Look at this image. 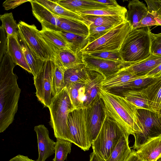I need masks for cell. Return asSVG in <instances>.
<instances>
[{
	"mask_svg": "<svg viewBox=\"0 0 161 161\" xmlns=\"http://www.w3.org/2000/svg\"><path fill=\"white\" fill-rule=\"evenodd\" d=\"M67 125L72 143L84 151L92 146L87 136L84 109H75L68 115Z\"/></svg>",
	"mask_w": 161,
	"mask_h": 161,
	"instance_id": "cell-11",
	"label": "cell"
},
{
	"mask_svg": "<svg viewBox=\"0 0 161 161\" xmlns=\"http://www.w3.org/2000/svg\"><path fill=\"white\" fill-rule=\"evenodd\" d=\"M161 75V64L147 74L145 77L157 78Z\"/></svg>",
	"mask_w": 161,
	"mask_h": 161,
	"instance_id": "cell-46",
	"label": "cell"
},
{
	"mask_svg": "<svg viewBox=\"0 0 161 161\" xmlns=\"http://www.w3.org/2000/svg\"><path fill=\"white\" fill-rule=\"evenodd\" d=\"M153 25L159 26L154 17L148 12L139 23L137 29L147 27H150Z\"/></svg>",
	"mask_w": 161,
	"mask_h": 161,
	"instance_id": "cell-44",
	"label": "cell"
},
{
	"mask_svg": "<svg viewBox=\"0 0 161 161\" xmlns=\"http://www.w3.org/2000/svg\"><path fill=\"white\" fill-rule=\"evenodd\" d=\"M1 25L6 31L7 36H11L18 37L19 33L18 24L14 20L12 13L1 15Z\"/></svg>",
	"mask_w": 161,
	"mask_h": 161,
	"instance_id": "cell-36",
	"label": "cell"
},
{
	"mask_svg": "<svg viewBox=\"0 0 161 161\" xmlns=\"http://www.w3.org/2000/svg\"><path fill=\"white\" fill-rule=\"evenodd\" d=\"M18 25L20 35L33 53L44 61L54 59L51 54L38 36L39 30L34 25H30L23 21Z\"/></svg>",
	"mask_w": 161,
	"mask_h": 161,
	"instance_id": "cell-10",
	"label": "cell"
},
{
	"mask_svg": "<svg viewBox=\"0 0 161 161\" xmlns=\"http://www.w3.org/2000/svg\"><path fill=\"white\" fill-rule=\"evenodd\" d=\"M0 132L13 122L18 108L21 89L13 69L16 65L6 53L0 62Z\"/></svg>",
	"mask_w": 161,
	"mask_h": 161,
	"instance_id": "cell-1",
	"label": "cell"
},
{
	"mask_svg": "<svg viewBox=\"0 0 161 161\" xmlns=\"http://www.w3.org/2000/svg\"><path fill=\"white\" fill-rule=\"evenodd\" d=\"M125 161H142L137 155L136 151L132 150V152Z\"/></svg>",
	"mask_w": 161,
	"mask_h": 161,
	"instance_id": "cell-49",
	"label": "cell"
},
{
	"mask_svg": "<svg viewBox=\"0 0 161 161\" xmlns=\"http://www.w3.org/2000/svg\"><path fill=\"white\" fill-rule=\"evenodd\" d=\"M135 74L122 69L115 74L104 79L101 87L108 91L120 87L131 80L141 78Z\"/></svg>",
	"mask_w": 161,
	"mask_h": 161,
	"instance_id": "cell-25",
	"label": "cell"
},
{
	"mask_svg": "<svg viewBox=\"0 0 161 161\" xmlns=\"http://www.w3.org/2000/svg\"><path fill=\"white\" fill-rule=\"evenodd\" d=\"M157 161H161V157L159 158Z\"/></svg>",
	"mask_w": 161,
	"mask_h": 161,
	"instance_id": "cell-51",
	"label": "cell"
},
{
	"mask_svg": "<svg viewBox=\"0 0 161 161\" xmlns=\"http://www.w3.org/2000/svg\"><path fill=\"white\" fill-rule=\"evenodd\" d=\"M125 134L130 135L106 115L100 131L92 144L93 152L106 160L120 139Z\"/></svg>",
	"mask_w": 161,
	"mask_h": 161,
	"instance_id": "cell-5",
	"label": "cell"
},
{
	"mask_svg": "<svg viewBox=\"0 0 161 161\" xmlns=\"http://www.w3.org/2000/svg\"><path fill=\"white\" fill-rule=\"evenodd\" d=\"M161 64V55L151 54L146 58L123 68L142 77Z\"/></svg>",
	"mask_w": 161,
	"mask_h": 161,
	"instance_id": "cell-21",
	"label": "cell"
},
{
	"mask_svg": "<svg viewBox=\"0 0 161 161\" xmlns=\"http://www.w3.org/2000/svg\"><path fill=\"white\" fill-rule=\"evenodd\" d=\"M67 42L69 50L78 53L81 52L88 44L87 36L79 35L63 31H57Z\"/></svg>",
	"mask_w": 161,
	"mask_h": 161,
	"instance_id": "cell-32",
	"label": "cell"
},
{
	"mask_svg": "<svg viewBox=\"0 0 161 161\" xmlns=\"http://www.w3.org/2000/svg\"><path fill=\"white\" fill-rule=\"evenodd\" d=\"M40 31L42 36L54 46L61 50H69L67 42L57 31L42 27Z\"/></svg>",
	"mask_w": 161,
	"mask_h": 161,
	"instance_id": "cell-34",
	"label": "cell"
},
{
	"mask_svg": "<svg viewBox=\"0 0 161 161\" xmlns=\"http://www.w3.org/2000/svg\"><path fill=\"white\" fill-rule=\"evenodd\" d=\"M60 5L77 14L78 12L93 10L110 8L96 0H56Z\"/></svg>",
	"mask_w": 161,
	"mask_h": 161,
	"instance_id": "cell-19",
	"label": "cell"
},
{
	"mask_svg": "<svg viewBox=\"0 0 161 161\" xmlns=\"http://www.w3.org/2000/svg\"><path fill=\"white\" fill-rule=\"evenodd\" d=\"M7 53L14 63L18 65L32 74L31 71L26 60L18 37L11 36H7Z\"/></svg>",
	"mask_w": 161,
	"mask_h": 161,
	"instance_id": "cell-17",
	"label": "cell"
},
{
	"mask_svg": "<svg viewBox=\"0 0 161 161\" xmlns=\"http://www.w3.org/2000/svg\"><path fill=\"white\" fill-rule=\"evenodd\" d=\"M82 57L84 64L89 69L100 73L105 79L131 65L124 62L95 58L87 54H82Z\"/></svg>",
	"mask_w": 161,
	"mask_h": 161,
	"instance_id": "cell-12",
	"label": "cell"
},
{
	"mask_svg": "<svg viewBox=\"0 0 161 161\" xmlns=\"http://www.w3.org/2000/svg\"><path fill=\"white\" fill-rule=\"evenodd\" d=\"M55 67L53 61H45L41 71L33 77L36 96L45 107H49L53 97L52 79Z\"/></svg>",
	"mask_w": 161,
	"mask_h": 161,
	"instance_id": "cell-8",
	"label": "cell"
},
{
	"mask_svg": "<svg viewBox=\"0 0 161 161\" xmlns=\"http://www.w3.org/2000/svg\"><path fill=\"white\" fill-rule=\"evenodd\" d=\"M18 37L32 74L33 77H35L42 69L45 61L39 59L33 53L22 39L19 33Z\"/></svg>",
	"mask_w": 161,
	"mask_h": 161,
	"instance_id": "cell-29",
	"label": "cell"
},
{
	"mask_svg": "<svg viewBox=\"0 0 161 161\" xmlns=\"http://www.w3.org/2000/svg\"><path fill=\"white\" fill-rule=\"evenodd\" d=\"M150 27L132 30L119 51L124 62L131 64L140 62L151 54Z\"/></svg>",
	"mask_w": 161,
	"mask_h": 161,
	"instance_id": "cell-4",
	"label": "cell"
},
{
	"mask_svg": "<svg viewBox=\"0 0 161 161\" xmlns=\"http://www.w3.org/2000/svg\"><path fill=\"white\" fill-rule=\"evenodd\" d=\"M37 140L38 157L36 161H45L50 156L55 153L56 142L49 137V132L43 125L35 126Z\"/></svg>",
	"mask_w": 161,
	"mask_h": 161,
	"instance_id": "cell-14",
	"label": "cell"
},
{
	"mask_svg": "<svg viewBox=\"0 0 161 161\" xmlns=\"http://www.w3.org/2000/svg\"><path fill=\"white\" fill-rule=\"evenodd\" d=\"M90 70L83 63L65 69L64 80L66 87L74 82L86 83L89 80Z\"/></svg>",
	"mask_w": 161,
	"mask_h": 161,
	"instance_id": "cell-23",
	"label": "cell"
},
{
	"mask_svg": "<svg viewBox=\"0 0 161 161\" xmlns=\"http://www.w3.org/2000/svg\"><path fill=\"white\" fill-rule=\"evenodd\" d=\"M132 31L131 26L126 21L113 27L104 35L88 44L81 52L82 54L119 51L125 39Z\"/></svg>",
	"mask_w": 161,
	"mask_h": 161,
	"instance_id": "cell-6",
	"label": "cell"
},
{
	"mask_svg": "<svg viewBox=\"0 0 161 161\" xmlns=\"http://www.w3.org/2000/svg\"><path fill=\"white\" fill-rule=\"evenodd\" d=\"M98 94L105 107L106 115L130 135L142 132L137 109L121 96L99 88Z\"/></svg>",
	"mask_w": 161,
	"mask_h": 161,
	"instance_id": "cell-2",
	"label": "cell"
},
{
	"mask_svg": "<svg viewBox=\"0 0 161 161\" xmlns=\"http://www.w3.org/2000/svg\"><path fill=\"white\" fill-rule=\"evenodd\" d=\"M96 1L109 8H117L121 6L115 0H96Z\"/></svg>",
	"mask_w": 161,
	"mask_h": 161,
	"instance_id": "cell-47",
	"label": "cell"
},
{
	"mask_svg": "<svg viewBox=\"0 0 161 161\" xmlns=\"http://www.w3.org/2000/svg\"><path fill=\"white\" fill-rule=\"evenodd\" d=\"M31 0H7L3 3V6L5 10H8L14 9Z\"/></svg>",
	"mask_w": 161,
	"mask_h": 161,
	"instance_id": "cell-45",
	"label": "cell"
},
{
	"mask_svg": "<svg viewBox=\"0 0 161 161\" xmlns=\"http://www.w3.org/2000/svg\"><path fill=\"white\" fill-rule=\"evenodd\" d=\"M90 161H105L95 152H93L90 155Z\"/></svg>",
	"mask_w": 161,
	"mask_h": 161,
	"instance_id": "cell-50",
	"label": "cell"
},
{
	"mask_svg": "<svg viewBox=\"0 0 161 161\" xmlns=\"http://www.w3.org/2000/svg\"><path fill=\"white\" fill-rule=\"evenodd\" d=\"M142 90L147 99L150 110L161 113V75L155 78Z\"/></svg>",
	"mask_w": 161,
	"mask_h": 161,
	"instance_id": "cell-15",
	"label": "cell"
},
{
	"mask_svg": "<svg viewBox=\"0 0 161 161\" xmlns=\"http://www.w3.org/2000/svg\"><path fill=\"white\" fill-rule=\"evenodd\" d=\"M33 16L41 24L42 27L55 31H60V17L50 11L46 8L36 1L30 2Z\"/></svg>",
	"mask_w": 161,
	"mask_h": 161,
	"instance_id": "cell-13",
	"label": "cell"
},
{
	"mask_svg": "<svg viewBox=\"0 0 161 161\" xmlns=\"http://www.w3.org/2000/svg\"><path fill=\"white\" fill-rule=\"evenodd\" d=\"M84 110L87 136L92 145L100 131L106 116L104 105L99 96Z\"/></svg>",
	"mask_w": 161,
	"mask_h": 161,
	"instance_id": "cell-9",
	"label": "cell"
},
{
	"mask_svg": "<svg viewBox=\"0 0 161 161\" xmlns=\"http://www.w3.org/2000/svg\"><path fill=\"white\" fill-rule=\"evenodd\" d=\"M72 143L71 142L57 139L54 150L55 156L53 161H64L67 158L68 154L71 152Z\"/></svg>",
	"mask_w": 161,
	"mask_h": 161,
	"instance_id": "cell-38",
	"label": "cell"
},
{
	"mask_svg": "<svg viewBox=\"0 0 161 161\" xmlns=\"http://www.w3.org/2000/svg\"><path fill=\"white\" fill-rule=\"evenodd\" d=\"M55 15L62 18L78 20L88 26V23L81 16L72 12L61 6L56 0H35Z\"/></svg>",
	"mask_w": 161,
	"mask_h": 161,
	"instance_id": "cell-24",
	"label": "cell"
},
{
	"mask_svg": "<svg viewBox=\"0 0 161 161\" xmlns=\"http://www.w3.org/2000/svg\"><path fill=\"white\" fill-rule=\"evenodd\" d=\"M88 23L96 26H115L127 21L126 17L119 16H95L81 15Z\"/></svg>",
	"mask_w": 161,
	"mask_h": 161,
	"instance_id": "cell-27",
	"label": "cell"
},
{
	"mask_svg": "<svg viewBox=\"0 0 161 161\" xmlns=\"http://www.w3.org/2000/svg\"><path fill=\"white\" fill-rule=\"evenodd\" d=\"M86 83H72L66 87L74 109H84V104L86 99Z\"/></svg>",
	"mask_w": 161,
	"mask_h": 161,
	"instance_id": "cell-26",
	"label": "cell"
},
{
	"mask_svg": "<svg viewBox=\"0 0 161 161\" xmlns=\"http://www.w3.org/2000/svg\"><path fill=\"white\" fill-rule=\"evenodd\" d=\"M137 113L142 132L133 135L135 150L151 139L161 136V113L145 109H137Z\"/></svg>",
	"mask_w": 161,
	"mask_h": 161,
	"instance_id": "cell-7",
	"label": "cell"
},
{
	"mask_svg": "<svg viewBox=\"0 0 161 161\" xmlns=\"http://www.w3.org/2000/svg\"><path fill=\"white\" fill-rule=\"evenodd\" d=\"M48 108L50 116V124L53 130L55 137L57 139L68 141L72 143L67 121L69 114L74 108L66 87L52 97Z\"/></svg>",
	"mask_w": 161,
	"mask_h": 161,
	"instance_id": "cell-3",
	"label": "cell"
},
{
	"mask_svg": "<svg viewBox=\"0 0 161 161\" xmlns=\"http://www.w3.org/2000/svg\"><path fill=\"white\" fill-rule=\"evenodd\" d=\"M155 78L149 77L140 78L129 81L120 87L112 89L108 91L113 94H117L129 90H142L152 82Z\"/></svg>",
	"mask_w": 161,
	"mask_h": 161,
	"instance_id": "cell-33",
	"label": "cell"
},
{
	"mask_svg": "<svg viewBox=\"0 0 161 161\" xmlns=\"http://www.w3.org/2000/svg\"><path fill=\"white\" fill-rule=\"evenodd\" d=\"M65 70L64 68L55 64L52 79L53 97L58 94L66 87L64 80Z\"/></svg>",
	"mask_w": 161,
	"mask_h": 161,
	"instance_id": "cell-37",
	"label": "cell"
},
{
	"mask_svg": "<svg viewBox=\"0 0 161 161\" xmlns=\"http://www.w3.org/2000/svg\"><path fill=\"white\" fill-rule=\"evenodd\" d=\"M129 134L124 135L119 140L109 157L105 161H125L132 150L129 146Z\"/></svg>",
	"mask_w": 161,
	"mask_h": 161,
	"instance_id": "cell-28",
	"label": "cell"
},
{
	"mask_svg": "<svg viewBox=\"0 0 161 161\" xmlns=\"http://www.w3.org/2000/svg\"><path fill=\"white\" fill-rule=\"evenodd\" d=\"M105 79L100 73L90 70V78L85 83L86 99L84 108L93 103L99 97V88Z\"/></svg>",
	"mask_w": 161,
	"mask_h": 161,
	"instance_id": "cell-18",
	"label": "cell"
},
{
	"mask_svg": "<svg viewBox=\"0 0 161 161\" xmlns=\"http://www.w3.org/2000/svg\"><path fill=\"white\" fill-rule=\"evenodd\" d=\"M150 53L155 55H161V33L155 34L149 32Z\"/></svg>",
	"mask_w": 161,
	"mask_h": 161,
	"instance_id": "cell-42",
	"label": "cell"
},
{
	"mask_svg": "<svg viewBox=\"0 0 161 161\" xmlns=\"http://www.w3.org/2000/svg\"><path fill=\"white\" fill-rule=\"evenodd\" d=\"M136 153L142 161H157L161 157V136L147 142L136 150Z\"/></svg>",
	"mask_w": 161,
	"mask_h": 161,
	"instance_id": "cell-16",
	"label": "cell"
},
{
	"mask_svg": "<svg viewBox=\"0 0 161 161\" xmlns=\"http://www.w3.org/2000/svg\"><path fill=\"white\" fill-rule=\"evenodd\" d=\"M115 94L124 97L136 109L150 110L147 99L142 90H129Z\"/></svg>",
	"mask_w": 161,
	"mask_h": 161,
	"instance_id": "cell-31",
	"label": "cell"
},
{
	"mask_svg": "<svg viewBox=\"0 0 161 161\" xmlns=\"http://www.w3.org/2000/svg\"><path fill=\"white\" fill-rule=\"evenodd\" d=\"M60 24L59 28L60 31H63L74 34L88 36L89 34L88 26L80 21L60 18Z\"/></svg>",
	"mask_w": 161,
	"mask_h": 161,
	"instance_id": "cell-30",
	"label": "cell"
},
{
	"mask_svg": "<svg viewBox=\"0 0 161 161\" xmlns=\"http://www.w3.org/2000/svg\"><path fill=\"white\" fill-rule=\"evenodd\" d=\"M88 54L95 58L111 61L124 62L119 51L100 52L93 53Z\"/></svg>",
	"mask_w": 161,
	"mask_h": 161,
	"instance_id": "cell-41",
	"label": "cell"
},
{
	"mask_svg": "<svg viewBox=\"0 0 161 161\" xmlns=\"http://www.w3.org/2000/svg\"><path fill=\"white\" fill-rule=\"evenodd\" d=\"M114 27L96 26L91 24H90L88 26L89 34L87 37L88 44L101 37Z\"/></svg>",
	"mask_w": 161,
	"mask_h": 161,
	"instance_id": "cell-39",
	"label": "cell"
},
{
	"mask_svg": "<svg viewBox=\"0 0 161 161\" xmlns=\"http://www.w3.org/2000/svg\"><path fill=\"white\" fill-rule=\"evenodd\" d=\"M126 20L130 24L132 30H137L138 25L148 13L147 7L139 0L129 1L128 5Z\"/></svg>",
	"mask_w": 161,
	"mask_h": 161,
	"instance_id": "cell-22",
	"label": "cell"
},
{
	"mask_svg": "<svg viewBox=\"0 0 161 161\" xmlns=\"http://www.w3.org/2000/svg\"><path fill=\"white\" fill-rule=\"evenodd\" d=\"M0 62L4 55L7 53V38L6 31L1 26L0 27Z\"/></svg>",
	"mask_w": 161,
	"mask_h": 161,
	"instance_id": "cell-43",
	"label": "cell"
},
{
	"mask_svg": "<svg viewBox=\"0 0 161 161\" xmlns=\"http://www.w3.org/2000/svg\"><path fill=\"white\" fill-rule=\"evenodd\" d=\"M8 161H36L29 158L28 156L19 154L11 158Z\"/></svg>",
	"mask_w": 161,
	"mask_h": 161,
	"instance_id": "cell-48",
	"label": "cell"
},
{
	"mask_svg": "<svg viewBox=\"0 0 161 161\" xmlns=\"http://www.w3.org/2000/svg\"><path fill=\"white\" fill-rule=\"evenodd\" d=\"M81 52L74 53L68 49H58L54 53V63L65 69L83 64Z\"/></svg>",
	"mask_w": 161,
	"mask_h": 161,
	"instance_id": "cell-20",
	"label": "cell"
},
{
	"mask_svg": "<svg viewBox=\"0 0 161 161\" xmlns=\"http://www.w3.org/2000/svg\"><path fill=\"white\" fill-rule=\"evenodd\" d=\"M148 12L155 18L159 25L161 26V0H145Z\"/></svg>",
	"mask_w": 161,
	"mask_h": 161,
	"instance_id": "cell-40",
	"label": "cell"
},
{
	"mask_svg": "<svg viewBox=\"0 0 161 161\" xmlns=\"http://www.w3.org/2000/svg\"><path fill=\"white\" fill-rule=\"evenodd\" d=\"M127 10L124 7L110 8L81 11L78 12L79 15H90L95 16H119L127 17Z\"/></svg>",
	"mask_w": 161,
	"mask_h": 161,
	"instance_id": "cell-35",
	"label": "cell"
}]
</instances>
